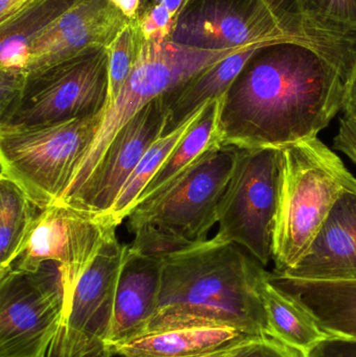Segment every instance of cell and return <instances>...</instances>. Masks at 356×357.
<instances>
[{
	"label": "cell",
	"instance_id": "6da1fadb",
	"mask_svg": "<svg viewBox=\"0 0 356 357\" xmlns=\"http://www.w3.org/2000/svg\"><path fill=\"white\" fill-rule=\"evenodd\" d=\"M344 94L338 69L313 48L290 39L263 44L221 98L219 144L281 149L317 137L343 110Z\"/></svg>",
	"mask_w": 356,
	"mask_h": 357
},
{
	"label": "cell",
	"instance_id": "7a4b0ae2",
	"mask_svg": "<svg viewBox=\"0 0 356 357\" xmlns=\"http://www.w3.org/2000/svg\"><path fill=\"white\" fill-rule=\"evenodd\" d=\"M160 262L158 304L144 335L225 327L251 337H272L259 293L265 268L246 250L215 234L162 256Z\"/></svg>",
	"mask_w": 356,
	"mask_h": 357
},
{
	"label": "cell",
	"instance_id": "3957f363",
	"mask_svg": "<svg viewBox=\"0 0 356 357\" xmlns=\"http://www.w3.org/2000/svg\"><path fill=\"white\" fill-rule=\"evenodd\" d=\"M238 148L215 144L127 216L130 250L162 257L204 243L219 222Z\"/></svg>",
	"mask_w": 356,
	"mask_h": 357
},
{
	"label": "cell",
	"instance_id": "277c9868",
	"mask_svg": "<svg viewBox=\"0 0 356 357\" xmlns=\"http://www.w3.org/2000/svg\"><path fill=\"white\" fill-rule=\"evenodd\" d=\"M281 176L274 272L284 274L309 251L336 199L356 188L342 159L318 137L280 149Z\"/></svg>",
	"mask_w": 356,
	"mask_h": 357
},
{
	"label": "cell",
	"instance_id": "5b68a950",
	"mask_svg": "<svg viewBox=\"0 0 356 357\" xmlns=\"http://www.w3.org/2000/svg\"><path fill=\"white\" fill-rule=\"evenodd\" d=\"M105 112L45 126L0 128L1 175L36 207L60 201L102 125Z\"/></svg>",
	"mask_w": 356,
	"mask_h": 357
},
{
	"label": "cell",
	"instance_id": "8992f818",
	"mask_svg": "<svg viewBox=\"0 0 356 357\" xmlns=\"http://www.w3.org/2000/svg\"><path fill=\"white\" fill-rule=\"evenodd\" d=\"M242 50L213 52L181 45L171 40L142 41L139 56L131 75L113 104L105 111L102 125L93 142L58 202L68 204L79 195L117 132L148 102Z\"/></svg>",
	"mask_w": 356,
	"mask_h": 357
},
{
	"label": "cell",
	"instance_id": "52a82bcc",
	"mask_svg": "<svg viewBox=\"0 0 356 357\" xmlns=\"http://www.w3.org/2000/svg\"><path fill=\"white\" fill-rule=\"evenodd\" d=\"M108 48L93 46L27 73L14 102L0 112V128H25L84 119L106 110Z\"/></svg>",
	"mask_w": 356,
	"mask_h": 357
},
{
	"label": "cell",
	"instance_id": "ba28073f",
	"mask_svg": "<svg viewBox=\"0 0 356 357\" xmlns=\"http://www.w3.org/2000/svg\"><path fill=\"white\" fill-rule=\"evenodd\" d=\"M280 176L279 148H238L219 205L217 236L240 245L263 266L273 260Z\"/></svg>",
	"mask_w": 356,
	"mask_h": 357
},
{
	"label": "cell",
	"instance_id": "9c48e42d",
	"mask_svg": "<svg viewBox=\"0 0 356 357\" xmlns=\"http://www.w3.org/2000/svg\"><path fill=\"white\" fill-rule=\"evenodd\" d=\"M118 226L110 214L52 204L38 213L10 270L33 271L48 261L58 264L64 284L65 316L79 278L105 243L116 235Z\"/></svg>",
	"mask_w": 356,
	"mask_h": 357
},
{
	"label": "cell",
	"instance_id": "30bf717a",
	"mask_svg": "<svg viewBox=\"0 0 356 357\" xmlns=\"http://www.w3.org/2000/svg\"><path fill=\"white\" fill-rule=\"evenodd\" d=\"M65 291L54 262L0 275V357H45L62 323Z\"/></svg>",
	"mask_w": 356,
	"mask_h": 357
},
{
	"label": "cell",
	"instance_id": "8fae6325",
	"mask_svg": "<svg viewBox=\"0 0 356 357\" xmlns=\"http://www.w3.org/2000/svg\"><path fill=\"white\" fill-rule=\"evenodd\" d=\"M129 245L116 235L82 275L46 357H112L108 349L115 294Z\"/></svg>",
	"mask_w": 356,
	"mask_h": 357
},
{
	"label": "cell",
	"instance_id": "7c38bea8",
	"mask_svg": "<svg viewBox=\"0 0 356 357\" xmlns=\"http://www.w3.org/2000/svg\"><path fill=\"white\" fill-rule=\"evenodd\" d=\"M284 39L288 38L265 0H185L169 40L221 52Z\"/></svg>",
	"mask_w": 356,
	"mask_h": 357
},
{
	"label": "cell",
	"instance_id": "4fadbf2b",
	"mask_svg": "<svg viewBox=\"0 0 356 357\" xmlns=\"http://www.w3.org/2000/svg\"><path fill=\"white\" fill-rule=\"evenodd\" d=\"M288 39L330 61L346 84L356 68V0H265Z\"/></svg>",
	"mask_w": 356,
	"mask_h": 357
},
{
	"label": "cell",
	"instance_id": "5bb4252c",
	"mask_svg": "<svg viewBox=\"0 0 356 357\" xmlns=\"http://www.w3.org/2000/svg\"><path fill=\"white\" fill-rule=\"evenodd\" d=\"M167 116L169 108L162 94L132 117L117 132L91 177L68 205L109 214L146 151L164 135Z\"/></svg>",
	"mask_w": 356,
	"mask_h": 357
},
{
	"label": "cell",
	"instance_id": "9a60e30c",
	"mask_svg": "<svg viewBox=\"0 0 356 357\" xmlns=\"http://www.w3.org/2000/svg\"><path fill=\"white\" fill-rule=\"evenodd\" d=\"M129 21L109 0H84L29 42L26 75L86 48H108Z\"/></svg>",
	"mask_w": 356,
	"mask_h": 357
},
{
	"label": "cell",
	"instance_id": "2e32d148",
	"mask_svg": "<svg viewBox=\"0 0 356 357\" xmlns=\"http://www.w3.org/2000/svg\"><path fill=\"white\" fill-rule=\"evenodd\" d=\"M280 275L303 280L356 281V188L343 191L309 251Z\"/></svg>",
	"mask_w": 356,
	"mask_h": 357
},
{
	"label": "cell",
	"instance_id": "e0dca14e",
	"mask_svg": "<svg viewBox=\"0 0 356 357\" xmlns=\"http://www.w3.org/2000/svg\"><path fill=\"white\" fill-rule=\"evenodd\" d=\"M160 279V257L142 255L129 247L117 283L108 349L144 335L156 312Z\"/></svg>",
	"mask_w": 356,
	"mask_h": 357
},
{
	"label": "cell",
	"instance_id": "ac0fdd59",
	"mask_svg": "<svg viewBox=\"0 0 356 357\" xmlns=\"http://www.w3.org/2000/svg\"><path fill=\"white\" fill-rule=\"evenodd\" d=\"M277 291L300 306L330 337L356 339V281H318L267 273Z\"/></svg>",
	"mask_w": 356,
	"mask_h": 357
},
{
	"label": "cell",
	"instance_id": "d6986e66",
	"mask_svg": "<svg viewBox=\"0 0 356 357\" xmlns=\"http://www.w3.org/2000/svg\"><path fill=\"white\" fill-rule=\"evenodd\" d=\"M225 327H192L146 333L125 343L109 346L119 357H211L251 339Z\"/></svg>",
	"mask_w": 356,
	"mask_h": 357
},
{
	"label": "cell",
	"instance_id": "ffe728a7",
	"mask_svg": "<svg viewBox=\"0 0 356 357\" xmlns=\"http://www.w3.org/2000/svg\"><path fill=\"white\" fill-rule=\"evenodd\" d=\"M261 45L238 50L164 93L169 108L164 135L187 123L205 105L223 98L247 61Z\"/></svg>",
	"mask_w": 356,
	"mask_h": 357
},
{
	"label": "cell",
	"instance_id": "44dd1931",
	"mask_svg": "<svg viewBox=\"0 0 356 357\" xmlns=\"http://www.w3.org/2000/svg\"><path fill=\"white\" fill-rule=\"evenodd\" d=\"M84 0H33L0 24V70L26 73L29 42Z\"/></svg>",
	"mask_w": 356,
	"mask_h": 357
},
{
	"label": "cell",
	"instance_id": "7402d4cb",
	"mask_svg": "<svg viewBox=\"0 0 356 357\" xmlns=\"http://www.w3.org/2000/svg\"><path fill=\"white\" fill-rule=\"evenodd\" d=\"M267 271L259 282V293L267 314L272 337L282 343L307 352L330 335L300 306L270 284Z\"/></svg>",
	"mask_w": 356,
	"mask_h": 357
},
{
	"label": "cell",
	"instance_id": "603a6c76",
	"mask_svg": "<svg viewBox=\"0 0 356 357\" xmlns=\"http://www.w3.org/2000/svg\"><path fill=\"white\" fill-rule=\"evenodd\" d=\"M221 98L212 100L205 106L187 133L180 140L169 158L163 163L158 173L146 185L136 204L148 199L159 189L169 184L213 144H219L217 137V121Z\"/></svg>",
	"mask_w": 356,
	"mask_h": 357
},
{
	"label": "cell",
	"instance_id": "cb8c5ba5",
	"mask_svg": "<svg viewBox=\"0 0 356 357\" xmlns=\"http://www.w3.org/2000/svg\"><path fill=\"white\" fill-rule=\"evenodd\" d=\"M39 211L20 186L0 176V275L10 270Z\"/></svg>",
	"mask_w": 356,
	"mask_h": 357
},
{
	"label": "cell",
	"instance_id": "d4e9b609",
	"mask_svg": "<svg viewBox=\"0 0 356 357\" xmlns=\"http://www.w3.org/2000/svg\"><path fill=\"white\" fill-rule=\"evenodd\" d=\"M205 106L196 115H194L187 123L158 138L146 151V154L142 157L133 173L131 174L125 184L123 185L112 209L109 212V214L119 225L129 215L130 211L133 209L136 202L139 199L140 195L146 188V185L158 173L163 163L169 158V155L173 152L175 146L179 144L180 140L187 133L188 130L198 119Z\"/></svg>",
	"mask_w": 356,
	"mask_h": 357
},
{
	"label": "cell",
	"instance_id": "484cf974",
	"mask_svg": "<svg viewBox=\"0 0 356 357\" xmlns=\"http://www.w3.org/2000/svg\"><path fill=\"white\" fill-rule=\"evenodd\" d=\"M142 41L139 25L135 19L129 21L109 46V96L106 110L113 104L131 75L139 56Z\"/></svg>",
	"mask_w": 356,
	"mask_h": 357
},
{
	"label": "cell",
	"instance_id": "4316f807",
	"mask_svg": "<svg viewBox=\"0 0 356 357\" xmlns=\"http://www.w3.org/2000/svg\"><path fill=\"white\" fill-rule=\"evenodd\" d=\"M211 357H305V352L272 337H255Z\"/></svg>",
	"mask_w": 356,
	"mask_h": 357
},
{
	"label": "cell",
	"instance_id": "83f0119b",
	"mask_svg": "<svg viewBox=\"0 0 356 357\" xmlns=\"http://www.w3.org/2000/svg\"><path fill=\"white\" fill-rule=\"evenodd\" d=\"M175 18L161 4L152 3L144 12H140L137 21L144 41L162 42L171 39Z\"/></svg>",
	"mask_w": 356,
	"mask_h": 357
},
{
	"label": "cell",
	"instance_id": "f1b7e54d",
	"mask_svg": "<svg viewBox=\"0 0 356 357\" xmlns=\"http://www.w3.org/2000/svg\"><path fill=\"white\" fill-rule=\"evenodd\" d=\"M305 357H356V339L326 337L307 350Z\"/></svg>",
	"mask_w": 356,
	"mask_h": 357
},
{
	"label": "cell",
	"instance_id": "f546056e",
	"mask_svg": "<svg viewBox=\"0 0 356 357\" xmlns=\"http://www.w3.org/2000/svg\"><path fill=\"white\" fill-rule=\"evenodd\" d=\"M334 150L346 155L356 165V121L343 116L334 140Z\"/></svg>",
	"mask_w": 356,
	"mask_h": 357
},
{
	"label": "cell",
	"instance_id": "4dcf8cb0",
	"mask_svg": "<svg viewBox=\"0 0 356 357\" xmlns=\"http://www.w3.org/2000/svg\"><path fill=\"white\" fill-rule=\"evenodd\" d=\"M343 111L345 117L356 121V68L345 84Z\"/></svg>",
	"mask_w": 356,
	"mask_h": 357
},
{
	"label": "cell",
	"instance_id": "1f68e13d",
	"mask_svg": "<svg viewBox=\"0 0 356 357\" xmlns=\"http://www.w3.org/2000/svg\"><path fill=\"white\" fill-rule=\"evenodd\" d=\"M33 0H0V24L8 22Z\"/></svg>",
	"mask_w": 356,
	"mask_h": 357
},
{
	"label": "cell",
	"instance_id": "d6a6232c",
	"mask_svg": "<svg viewBox=\"0 0 356 357\" xmlns=\"http://www.w3.org/2000/svg\"><path fill=\"white\" fill-rule=\"evenodd\" d=\"M125 18L135 20L140 14L142 0H109Z\"/></svg>",
	"mask_w": 356,
	"mask_h": 357
},
{
	"label": "cell",
	"instance_id": "836d02e7",
	"mask_svg": "<svg viewBox=\"0 0 356 357\" xmlns=\"http://www.w3.org/2000/svg\"><path fill=\"white\" fill-rule=\"evenodd\" d=\"M185 0H152L153 4H161L165 6L173 16H177Z\"/></svg>",
	"mask_w": 356,
	"mask_h": 357
}]
</instances>
